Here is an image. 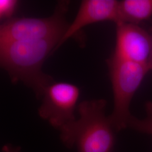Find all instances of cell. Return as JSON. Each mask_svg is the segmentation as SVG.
I'll return each mask as SVG.
<instances>
[{
	"label": "cell",
	"mask_w": 152,
	"mask_h": 152,
	"mask_svg": "<svg viewBox=\"0 0 152 152\" xmlns=\"http://www.w3.org/2000/svg\"><path fill=\"white\" fill-rule=\"evenodd\" d=\"M61 39L16 40L0 42V63L11 82H19L32 89L41 99L54 80L42 71L48 56L55 52Z\"/></svg>",
	"instance_id": "6da1fadb"
},
{
	"label": "cell",
	"mask_w": 152,
	"mask_h": 152,
	"mask_svg": "<svg viewBox=\"0 0 152 152\" xmlns=\"http://www.w3.org/2000/svg\"><path fill=\"white\" fill-rule=\"evenodd\" d=\"M107 101L94 99L82 101L77 106L80 118L60 129V139L77 152H113L115 132L109 116L105 115Z\"/></svg>",
	"instance_id": "7a4b0ae2"
},
{
	"label": "cell",
	"mask_w": 152,
	"mask_h": 152,
	"mask_svg": "<svg viewBox=\"0 0 152 152\" xmlns=\"http://www.w3.org/2000/svg\"><path fill=\"white\" fill-rule=\"evenodd\" d=\"M112 85L114 108L109 118L116 132L128 127L131 102L145 76L148 64L121 59L112 55L107 60Z\"/></svg>",
	"instance_id": "3957f363"
},
{
	"label": "cell",
	"mask_w": 152,
	"mask_h": 152,
	"mask_svg": "<svg viewBox=\"0 0 152 152\" xmlns=\"http://www.w3.org/2000/svg\"><path fill=\"white\" fill-rule=\"evenodd\" d=\"M69 4V1H59L53 14L48 18L14 17L2 22L0 26V42L51 38L61 39L69 27L66 20V14Z\"/></svg>",
	"instance_id": "277c9868"
},
{
	"label": "cell",
	"mask_w": 152,
	"mask_h": 152,
	"mask_svg": "<svg viewBox=\"0 0 152 152\" xmlns=\"http://www.w3.org/2000/svg\"><path fill=\"white\" fill-rule=\"evenodd\" d=\"M80 95V89L76 85L54 81L44 91L38 115L60 130L76 120L75 111Z\"/></svg>",
	"instance_id": "5b68a950"
},
{
	"label": "cell",
	"mask_w": 152,
	"mask_h": 152,
	"mask_svg": "<svg viewBox=\"0 0 152 152\" xmlns=\"http://www.w3.org/2000/svg\"><path fill=\"white\" fill-rule=\"evenodd\" d=\"M152 51V36L139 25L116 24V40L113 56L136 63L147 64Z\"/></svg>",
	"instance_id": "8992f818"
},
{
	"label": "cell",
	"mask_w": 152,
	"mask_h": 152,
	"mask_svg": "<svg viewBox=\"0 0 152 152\" xmlns=\"http://www.w3.org/2000/svg\"><path fill=\"white\" fill-rule=\"evenodd\" d=\"M119 4L120 1L116 0L82 1L75 19L69 25L56 50L87 26L105 21L120 23Z\"/></svg>",
	"instance_id": "52a82bcc"
},
{
	"label": "cell",
	"mask_w": 152,
	"mask_h": 152,
	"mask_svg": "<svg viewBox=\"0 0 152 152\" xmlns=\"http://www.w3.org/2000/svg\"><path fill=\"white\" fill-rule=\"evenodd\" d=\"M120 23L138 25L152 16V0H123L119 4ZM119 24V23H118Z\"/></svg>",
	"instance_id": "ba28073f"
},
{
	"label": "cell",
	"mask_w": 152,
	"mask_h": 152,
	"mask_svg": "<svg viewBox=\"0 0 152 152\" xmlns=\"http://www.w3.org/2000/svg\"><path fill=\"white\" fill-rule=\"evenodd\" d=\"M145 109L147 113L146 117L140 120L132 115L128 127L137 132L152 135V101L146 102Z\"/></svg>",
	"instance_id": "9c48e42d"
},
{
	"label": "cell",
	"mask_w": 152,
	"mask_h": 152,
	"mask_svg": "<svg viewBox=\"0 0 152 152\" xmlns=\"http://www.w3.org/2000/svg\"><path fill=\"white\" fill-rule=\"evenodd\" d=\"M19 5L17 0H1L0 1V19L2 22L13 18Z\"/></svg>",
	"instance_id": "30bf717a"
},
{
	"label": "cell",
	"mask_w": 152,
	"mask_h": 152,
	"mask_svg": "<svg viewBox=\"0 0 152 152\" xmlns=\"http://www.w3.org/2000/svg\"><path fill=\"white\" fill-rule=\"evenodd\" d=\"M2 152H21L20 148L19 147L14 146L11 144H6L2 147Z\"/></svg>",
	"instance_id": "8fae6325"
},
{
	"label": "cell",
	"mask_w": 152,
	"mask_h": 152,
	"mask_svg": "<svg viewBox=\"0 0 152 152\" xmlns=\"http://www.w3.org/2000/svg\"><path fill=\"white\" fill-rule=\"evenodd\" d=\"M148 66L149 67L150 70L152 71V51L151 55V57H150V59H149V62H148Z\"/></svg>",
	"instance_id": "7c38bea8"
}]
</instances>
